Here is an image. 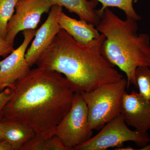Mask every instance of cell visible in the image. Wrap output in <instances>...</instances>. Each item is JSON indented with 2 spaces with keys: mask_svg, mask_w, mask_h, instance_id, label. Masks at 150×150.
Here are the masks:
<instances>
[{
  "mask_svg": "<svg viewBox=\"0 0 150 150\" xmlns=\"http://www.w3.org/2000/svg\"><path fill=\"white\" fill-rule=\"evenodd\" d=\"M0 150H13L10 142L6 139L0 141Z\"/></svg>",
  "mask_w": 150,
  "mask_h": 150,
  "instance_id": "20",
  "label": "cell"
},
{
  "mask_svg": "<svg viewBox=\"0 0 150 150\" xmlns=\"http://www.w3.org/2000/svg\"><path fill=\"white\" fill-rule=\"evenodd\" d=\"M92 135L87 106L81 93L76 92L71 108L57 126L55 135L71 150L87 142Z\"/></svg>",
  "mask_w": 150,
  "mask_h": 150,
  "instance_id": "6",
  "label": "cell"
},
{
  "mask_svg": "<svg viewBox=\"0 0 150 150\" xmlns=\"http://www.w3.org/2000/svg\"><path fill=\"white\" fill-rule=\"evenodd\" d=\"M0 124L4 139L10 142L13 150H21L35 135L31 129L18 121L3 118Z\"/></svg>",
  "mask_w": 150,
  "mask_h": 150,
  "instance_id": "13",
  "label": "cell"
},
{
  "mask_svg": "<svg viewBox=\"0 0 150 150\" xmlns=\"http://www.w3.org/2000/svg\"><path fill=\"white\" fill-rule=\"evenodd\" d=\"M150 67H139L135 72L139 93L150 102Z\"/></svg>",
  "mask_w": 150,
  "mask_h": 150,
  "instance_id": "16",
  "label": "cell"
},
{
  "mask_svg": "<svg viewBox=\"0 0 150 150\" xmlns=\"http://www.w3.org/2000/svg\"><path fill=\"white\" fill-rule=\"evenodd\" d=\"M11 89L3 118L20 122L45 139L55 136L76 92L62 74L39 67L30 70Z\"/></svg>",
  "mask_w": 150,
  "mask_h": 150,
  "instance_id": "1",
  "label": "cell"
},
{
  "mask_svg": "<svg viewBox=\"0 0 150 150\" xmlns=\"http://www.w3.org/2000/svg\"><path fill=\"white\" fill-rule=\"evenodd\" d=\"M127 87V80L123 78L118 81L104 84L91 91L81 93L87 106L91 130L101 129L121 114L122 99Z\"/></svg>",
  "mask_w": 150,
  "mask_h": 150,
  "instance_id": "4",
  "label": "cell"
},
{
  "mask_svg": "<svg viewBox=\"0 0 150 150\" xmlns=\"http://www.w3.org/2000/svg\"><path fill=\"white\" fill-rule=\"evenodd\" d=\"M53 6L64 7L69 11L77 15L80 19L96 26L101 16L96 8L98 2L95 0H51Z\"/></svg>",
  "mask_w": 150,
  "mask_h": 150,
  "instance_id": "12",
  "label": "cell"
},
{
  "mask_svg": "<svg viewBox=\"0 0 150 150\" xmlns=\"http://www.w3.org/2000/svg\"><path fill=\"white\" fill-rule=\"evenodd\" d=\"M4 139V136H3L2 130L1 127V124H0V141Z\"/></svg>",
  "mask_w": 150,
  "mask_h": 150,
  "instance_id": "22",
  "label": "cell"
},
{
  "mask_svg": "<svg viewBox=\"0 0 150 150\" xmlns=\"http://www.w3.org/2000/svg\"><path fill=\"white\" fill-rule=\"evenodd\" d=\"M19 0H0V36L5 38L7 27Z\"/></svg>",
  "mask_w": 150,
  "mask_h": 150,
  "instance_id": "15",
  "label": "cell"
},
{
  "mask_svg": "<svg viewBox=\"0 0 150 150\" xmlns=\"http://www.w3.org/2000/svg\"><path fill=\"white\" fill-rule=\"evenodd\" d=\"M105 38L101 47L105 58L126 76L127 87L137 86L135 72L139 67H150V37L137 34L138 25L133 19L122 20L106 8L96 26Z\"/></svg>",
  "mask_w": 150,
  "mask_h": 150,
  "instance_id": "3",
  "label": "cell"
},
{
  "mask_svg": "<svg viewBox=\"0 0 150 150\" xmlns=\"http://www.w3.org/2000/svg\"><path fill=\"white\" fill-rule=\"evenodd\" d=\"M14 49L13 45L9 43L5 38L0 36V56H6Z\"/></svg>",
  "mask_w": 150,
  "mask_h": 150,
  "instance_id": "19",
  "label": "cell"
},
{
  "mask_svg": "<svg viewBox=\"0 0 150 150\" xmlns=\"http://www.w3.org/2000/svg\"><path fill=\"white\" fill-rule=\"evenodd\" d=\"M48 139L35 135L23 147L21 150H47Z\"/></svg>",
  "mask_w": 150,
  "mask_h": 150,
  "instance_id": "17",
  "label": "cell"
},
{
  "mask_svg": "<svg viewBox=\"0 0 150 150\" xmlns=\"http://www.w3.org/2000/svg\"><path fill=\"white\" fill-rule=\"evenodd\" d=\"M53 6L51 0H19L16 6V13L8 24L6 40L13 46L18 33L36 29L42 15L49 13Z\"/></svg>",
  "mask_w": 150,
  "mask_h": 150,
  "instance_id": "7",
  "label": "cell"
},
{
  "mask_svg": "<svg viewBox=\"0 0 150 150\" xmlns=\"http://www.w3.org/2000/svg\"><path fill=\"white\" fill-rule=\"evenodd\" d=\"M130 142L142 148L149 144L150 138L148 132L129 129L120 114L106 123L95 136L74 150H105L123 146L124 143Z\"/></svg>",
  "mask_w": 150,
  "mask_h": 150,
  "instance_id": "5",
  "label": "cell"
},
{
  "mask_svg": "<svg viewBox=\"0 0 150 150\" xmlns=\"http://www.w3.org/2000/svg\"><path fill=\"white\" fill-rule=\"evenodd\" d=\"M12 89L8 88L0 92V121L2 120L3 111L6 104L10 99Z\"/></svg>",
  "mask_w": 150,
  "mask_h": 150,
  "instance_id": "18",
  "label": "cell"
},
{
  "mask_svg": "<svg viewBox=\"0 0 150 150\" xmlns=\"http://www.w3.org/2000/svg\"><path fill=\"white\" fill-rule=\"evenodd\" d=\"M58 22L64 30L78 43L87 45L100 35L95 25L83 20L73 18L61 11Z\"/></svg>",
  "mask_w": 150,
  "mask_h": 150,
  "instance_id": "11",
  "label": "cell"
},
{
  "mask_svg": "<svg viewBox=\"0 0 150 150\" xmlns=\"http://www.w3.org/2000/svg\"><path fill=\"white\" fill-rule=\"evenodd\" d=\"M101 3L102 6L98 10L101 16L103 11L109 7L117 8L125 13L127 18H130L138 21L141 19V16L136 12L133 6L134 0H95Z\"/></svg>",
  "mask_w": 150,
  "mask_h": 150,
  "instance_id": "14",
  "label": "cell"
},
{
  "mask_svg": "<svg viewBox=\"0 0 150 150\" xmlns=\"http://www.w3.org/2000/svg\"><path fill=\"white\" fill-rule=\"evenodd\" d=\"M121 114L127 125L141 132L150 129V102L139 93L125 92L121 103Z\"/></svg>",
  "mask_w": 150,
  "mask_h": 150,
  "instance_id": "9",
  "label": "cell"
},
{
  "mask_svg": "<svg viewBox=\"0 0 150 150\" xmlns=\"http://www.w3.org/2000/svg\"><path fill=\"white\" fill-rule=\"evenodd\" d=\"M139 150H150V144L146 145L143 147L141 148V149H139Z\"/></svg>",
  "mask_w": 150,
  "mask_h": 150,
  "instance_id": "21",
  "label": "cell"
},
{
  "mask_svg": "<svg viewBox=\"0 0 150 150\" xmlns=\"http://www.w3.org/2000/svg\"><path fill=\"white\" fill-rule=\"evenodd\" d=\"M61 6H53L46 21L36 30L34 39L25 54V59L30 67L36 64L41 54L62 29L58 22V16L63 10Z\"/></svg>",
  "mask_w": 150,
  "mask_h": 150,
  "instance_id": "10",
  "label": "cell"
},
{
  "mask_svg": "<svg viewBox=\"0 0 150 150\" xmlns=\"http://www.w3.org/2000/svg\"><path fill=\"white\" fill-rule=\"evenodd\" d=\"M36 30L30 29L23 31V40L21 45L0 61V92L8 88H11L31 70L25 59V54Z\"/></svg>",
  "mask_w": 150,
  "mask_h": 150,
  "instance_id": "8",
  "label": "cell"
},
{
  "mask_svg": "<svg viewBox=\"0 0 150 150\" xmlns=\"http://www.w3.org/2000/svg\"><path fill=\"white\" fill-rule=\"evenodd\" d=\"M105 38L100 33L83 45L61 29L36 64L64 75L76 92L91 91L104 84L118 81L123 76L101 53Z\"/></svg>",
  "mask_w": 150,
  "mask_h": 150,
  "instance_id": "2",
  "label": "cell"
}]
</instances>
